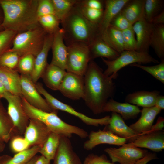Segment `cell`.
<instances>
[{
    "label": "cell",
    "instance_id": "50",
    "mask_svg": "<svg viewBox=\"0 0 164 164\" xmlns=\"http://www.w3.org/2000/svg\"><path fill=\"white\" fill-rule=\"evenodd\" d=\"M150 23L153 25L164 24V9L155 16Z\"/></svg>",
    "mask_w": 164,
    "mask_h": 164
},
{
    "label": "cell",
    "instance_id": "33",
    "mask_svg": "<svg viewBox=\"0 0 164 164\" xmlns=\"http://www.w3.org/2000/svg\"><path fill=\"white\" fill-rule=\"evenodd\" d=\"M60 139V135L51 132L39 153L49 160H53L59 146Z\"/></svg>",
    "mask_w": 164,
    "mask_h": 164
},
{
    "label": "cell",
    "instance_id": "20",
    "mask_svg": "<svg viewBox=\"0 0 164 164\" xmlns=\"http://www.w3.org/2000/svg\"><path fill=\"white\" fill-rule=\"evenodd\" d=\"M132 143L138 147L160 152L164 148V132L162 130L158 131L140 135Z\"/></svg>",
    "mask_w": 164,
    "mask_h": 164
},
{
    "label": "cell",
    "instance_id": "18",
    "mask_svg": "<svg viewBox=\"0 0 164 164\" xmlns=\"http://www.w3.org/2000/svg\"><path fill=\"white\" fill-rule=\"evenodd\" d=\"M154 25L143 18L132 25L136 36L137 50L138 52L148 53L150 40Z\"/></svg>",
    "mask_w": 164,
    "mask_h": 164
},
{
    "label": "cell",
    "instance_id": "36",
    "mask_svg": "<svg viewBox=\"0 0 164 164\" xmlns=\"http://www.w3.org/2000/svg\"><path fill=\"white\" fill-rule=\"evenodd\" d=\"M75 5L87 20L93 24L98 25L102 18L104 9H94L83 6L78 3V0Z\"/></svg>",
    "mask_w": 164,
    "mask_h": 164
},
{
    "label": "cell",
    "instance_id": "3",
    "mask_svg": "<svg viewBox=\"0 0 164 164\" xmlns=\"http://www.w3.org/2000/svg\"><path fill=\"white\" fill-rule=\"evenodd\" d=\"M60 23L66 46L76 42L84 43L89 46L100 35L98 25L87 20L75 5Z\"/></svg>",
    "mask_w": 164,
    "mask_h": 164
},
{
    "label": "cell",
    "instance_id": "27",
    "mask_svg": "<svg viewBox=\"0 0 164 164\" xmlns=\"http://www.w3.org/2000/svg\"><path fill=\"white\" fill-rule=\"evenodd\" d=\"M159 95V92L157 91H138L128 94L125 101L143 108H150L155 106L156 99Z\"/></svg>",
    "mask_w": 164,
    "mask_h": 164
},
{
    "label": "cell",
    "instance_id": "32",
    "mask_svg": "<svg viewBox=\"0 0 164 164\" xmlns=\"http://www.w3.org/2000/svg\"><path fill=\"white\" fill-rule=\"evenodd\" d=\"M150 46L159 58L164 57V24L154 25L150 40Z\"/></svg>",
    "mask_w": 164,
    "mask_h": 164
},
{
    "label": "cell",
    "instance_id": "4",
    "mask_svg": "<svg viewBox=\"0 0 164 164\" xmlns=\"http://www.w3.org/2000/svg\"><path fill=\"white\" fill-rule=\"evenodd\" d=\"M23 108L29 119L38 120L43 123L51 132L70 138L73 134L82 138L88 137L87 132L77 126L68 124L57 115V111L51 112L43 111L29 104L23 97H21Z\"/></svg>",
    "mask_w": 164,
    "mask_h": 164
},
{
    "label": "cell",
    "instance_id": "34",
    "mask_svg": "<svg viewBox=\"0 0 164 164\" xmlns=\"http://www.w3.org/2000/svg\"><path fill=\"white\" fill-rule=\"evenodd\" d=\"M54 15L61 22L74 6L77 0H51Z\"/></svg>",
    "mask_w": 164,
    "mask_h": 164
},
{
    "label": "cell",
    "instance_id": "40",
    "mask_svg": "<svg viewBox=\"0 0 164 164\" xmlns=\"http://www.w3.org/2000/svg\"><path fill=\"white\" fill-rule=\"evenodd\" d=\"M17 34L9 30L0 31V56L11 48L14 39Z\"/></svg>",
    "mask_w": 164,
    "mask_h": 164
},
{
    "label": "cell",
    "instance_id": "46",
    "mask_svg": "<svg viewBox=\"0 0 164 164\" xmlns=\"http://www.w3.org/2000/svg\"><path fill=\"white\" fill-rule=\"evenodd\" d=\"M82 164H114L109 161L106 155H100L91 153L85 158Z\"/></svg>",
    "mask_w": 164,
    "mask_h": 164
},
{
    "label": "cell",
    "instance_id": "29",
    "mask_svg": "<svg viewBox=\"0 0 164 164\" xmlns=\"http://www.w3.org/2000/svg\"><path fill=\"white\" fill-rule=\"evenodd\" d=\"M18 135L7 111L0 101V139L7 143L13 137Z\"/></svg>",
    "mask_w": 164,
    "mask_h": 164
},
{
    "label": "cell",
    "instance_id": "35",
    "mask_svg": "<svg viewBox=\"0 0 164 164\" xmlns=\"http://www.w3.org/2000/svg\"><path fill=\"white\" fill-rule=\"evenodd\" d=\"M164 6L163 0H145L144 19L150 22L155 16L164 9Z\"/></svg>",
    "mask_w": 164,
    "mask_h": 164
},
{
    "label": "cell",
    "instance_id": "42",
    "mask_svg": "<svg viewBox=\"0 0 164 164\" xmlns=\"http://www.w3.org/2000/svg\"><path fill=\"white\" fill-rule=\"evenodd\" d=\"M125 50H137V42L132 26L122 31Z\"/></svg>",
    "mask_w": 164,
    "mask_h": 164
},
{
    "label": "cell",
    "instance_id": "14",
    "mask_svg": "<svg viewBox=\"0 0 164 164\" xmlns=\"http://www.w3.org/2000/svg\"><path fill=\"white\" fill-rule=\"evenodd\" d=\"M88 137V139L83 145L84 148L87 150H91L101 144L121 146L127 142L126 139L119 137L110 132L104 129L96 131H92Z\"/></svg>",
    "mask_w": 164,
    "mask_h": 164
},
{
    "label": "cell",
    "instance_id": "51",
    "mask_svg": "<svg viewBox=\"0 0 164 164\" xmlns=\"http://www.w3.org/2000/svg\"><path fill=\"white\" fill-rule=\"evenodd\" d=\"M155 106L161 110L164 109V96L159 95L157 97L155 104Z\"/></svg>",
    "mask_w": 164,
    "mask_h": 164
},
{
    "label": "cell",
    "instance_id": "43",
    "mask_svg": "<svg viewBox=\"0 0 164 164\" xmlns=\"http://www.w3.org/2000/svg\"><path fill=\"white\" fill-rule=\"evenodd\" d=\"M10 140V146L11 149L15 154L31 147L24 137L21 136L20 135L12 137Z\"/></svg>",
    "mask_w": 164,
    "mask_h": 164
},
{
    "label": "cell",
    "instance_id": "31",
    "mask_svg": "<svg viewBox=\"0 0 164 164\" xmlns=\"http://www.w3.org/2000/svg\"><path fill=\"white\" fill-rule=\"evenodd\" d=\"M102 38L119 53L124 51L122 31L110 25L101 35Z\"/></svg>",
    "mask_w": 164,
    "mask_h": 164
},
{
    "label": "cell",
    "instance_id": "37",
    "mask_svg": "<svg viewBox=\"0 0 164 164\" xmlns=\"http://www.w3.org/2000/svg\"><path fill=\"white\" fill-rule=\"evenodd\" d=\"M35 57L31 54L21 56L15 70L20 75L30 77L33 70Z\"/></svg>",
    "mask_w": 164,
    "mask_h": 164
},
{
    "label": "cell",
    "instance_id": "13",
    "mask_svg": "<svg viewBox=\"0 0 164 164\" xmlns=\"http://www.w3.org/2000/svg\"><path fill=\"white\" fill-rule=\"evenodd\" d=\"M51 132L40 121L29 119V124L24 133V138L30 147H42Z\"/></svg>",
    "mask_w": 164,
    "mask_h": 164
},
{
    "label": "cell",
    "instance_id": "12",
    "mask_svg": "<svg viewBox=\"0 0 164 164\" xmlns=\"http://www.w3.org/2000/svg\"><path fill=\"white\" fill-rule=\"evenodd\" d=\"M84 86V76L66 71L59 90L65 97L78 100L83 97Z\"/></svg>",
    "mask_w": 164,
    "mask_h": 164
},
{
    "label": "cell",
    "instance_id": "10",
    "mask_svg": "<svg viewBox=\"0 0 164 164\" xmlns=\"http://www.w3.org/2000/svg\"><path fill=\"white\" fill-rule=\"evenodd\" d=\"M104 151L109 155L112 162L120 164H135L148 152L147 150L135 146L132 142L125 143L119 148H107Z\"/></svg>",
    "mask_w": 164,
    "mask_h": 164
},
{
    "label": "cell",
    "instance_id": "8",
    "mask_svg": "<svg viewBox=\"0 0 164 164\" xmlns=\"http://www.w3.org/2000/svg\"><path fill=\"white\" fill-rule=\"evenodd\" d=\"M36 87L39 94H42L46 102L53 111L61 110L67 112L78 118L85 124L97 127L99 125H107L109 123L110 116H106L99 118H90L76 111L71 106L59 100L44 88L43 84L39 82L35 84Z\"/></svg>",
    "mask_w": 164,
    "mask_h": 164
},
{
    "label": "cell",
    "instance_id": "22",
    "mask_svg": "<svg viewBox=\"0 0 164 164\" xmlns=\"http://www.w3.org/2000/svg\"><path fill=\"white\" fill-rule=\"evenodd\" d=\"M161 111L155 106L143 108L139 118L129 126L139 135L146 134L150 130L155 118Z\"/></svg>",
    "mask_w": 164,
    "mask_h": 164
},
{
    "label": "cell",
    "instance_id": "16",
    "mask_svg": "<svg viewBox=\"0 0 164 164\" xmlns=\"http://www.w3.org/2000/svg\"><path fill=\"white\" fill-rule=\"evenodd\" d=\"M53 164H82L74 151L70 138L60 135V144Z\"/></svg>",
    "mask_w": 164,
    "mask_h": 164
},
{
    "label": "cell",
    "instance_id": "6",
    "mask_svg": "<svg viewBox=\"0 0 164 164\" xmlns=\"http://www.w3.org/2000/svg\"><path fill=\"white\" fill-rule=\"evenodd\" d=\"M102 59L107 66V69L104 72V74L108 76H111L113 79L117 77L118 71L128 65L136 63H159L158 60L148 53L136 51L124 50L120 53L118 57L112 60H106L103 58Z\"/></svg>",
    "mask_w": 164,
    "mask_h": 164
},
{
    "label": "cell",
    "instance_id": "11",
    "mask_svg": "<svg viewBox=\"0 0 164 164\" xmlns=\"http://www.w3.org/2000/svg\"><path fill=\"white\" fill-rule=\"evenodd\" d=\"M22 97L31 105L38 109L48 112L53 111L46 100L38 91L29 76L20 75Z\"/></svg>",
    "mask_w": 164,
    "mask_h": 164
},
{
    "label": "cell",
    "instance_id": "56",
    "mask_svg": "<svg viewBox=\"0 0 164 164\" xmlns=\"http://www.w3.org/2000/svg\"><path fill=\"white\" fill-rule=\"evenodd\" d=\"M37 156L35 155L26 164H34L37 159Z\"/></svg>",
    "mask_w": 164,
    "mask_h": 164
},
{
    "label": "cell",
    "instance_id": "15",
    "mask_svg": "<svg viewBox=\"0 0 164 164\" xmlns=\"http://www.w3.org/2000/svg\"><path fill=\"white\" fill-rule=\"evenodd\" d=\"M51 49L52 57L50 64L66 70L67 47L64 41V32L60 28L53 34Z\"/></svg>",
    "mask_w": 164,
    "mask_h": 164
},
{
    "label": "cell",
    "instance_id": "49",
    "mask_svg": "<svg viewBox=\"0 0 164 164\" xmlns=\"http://www.w3.org/2000/svg\"><path fill=\"white\" fill-rule=\"evenodd\" d=\"M164 127V118L162 117H159L156 124L152 126L150 130L147 133L153 131L162 130Z\"/></svg>",
    "mask_w": 164,
    "mask_h": 164
},
{
    "label": "cell",
    "instance_id": "55",
    "mask_svg": "<svg viewBox=\"0 0 164 164\" xmlns=\"http://www.w3.org/2000/svg\"><path fill=\"white\" fill-rule=\"evenodd\" d=\"M5 147V143L0 139V153L4 150Z\"/></svg>",
    "mask_w": 164,
    "mask_h": 164
},
{
    "label": "cell",
    "instance_id": "44",
    "mask_svg": "<svg viewBox=\"0 0 164 164\" xmlns=\"http://www.w3.org/2000/svg\"><path fill=\"white\" fill-rule=\"evenodd\" d=\"M54 14L51 0H38L37 15L38 18L48 15Z\"/></svg>",
    "mask_w": 164,
    "mask_h": 164
},
{
    "label": "cell",
    "instance_id": "25",
    "mask_svg": "<svg viewBox=\"0 0 164 164\" xmlns=\"http://www.w3.org/2000/svg\"><path fill=\"white\" fill-rule=\"evenodd\" d=\"M91 60L98 57L106 58L109 60H114L120 55L98 35L88 46Z\"/></svg>",
    "mask_w": 164,
    "mask_h": 164
},
{
    "label": "cell",
    "instance_id": "5",
    "mask_svg": "<svg viewBox=\"0 0 164 164\" xmlns=\"http://www.w3.org/2000/svg\"><path fill=\"white\" fill-rule=\"evenodd\" d=\"M47 34L40 26L17 33L10 50L17 53L20 57L28 54L36 56L43 47Z\"/></svg>",
    "mask_w": 164,
    "mask_h": 164
},
{
    "label": "cell",
    "instance_id": "38",
    "mask_svg": "<svg viewBox=\"0 0 164 164\" xmlns=\"http://www.w3.org/2000/svg\"><path fill=\"white\" fill-rule=\"evenodd\" d=\"M40 26L47 33L53 34L60 28V20L54 14H49L38 19Z\"/></svg>",
    "mask_w": 164,
    "mask_h": 164
},
{
    "label": "cell",
    "instance_id": "54",
    "mask_svg": "<svg viewBox=\"0 0 164 164\" xmlns=\"http://www.w3.org/2000/svg\"><path fill=\"white\" fill-rule=\"evenodd\" d=\"M6 91L0 80V99L2 98L3 95Z\"/></svg>",
    "mask_w": 164,
    "mask_h": 164
},
{
    "label": "cell",
    "instance_id": "23",
    "mask_svg": "<svg viewBox=\"0 0 164 164\" xmlns=\"http://www.w3.org/2000/svg\"><path fill=\"white\" fill-rule=\"evenodd\" d=\"M141 110L138 106L127 102L121 103L113 99L109 100L103 109V112H112L120 114L123 119L136 118Z\"/></svg>",
    "mask_w": 164,
    "mask_h": 164
},
{
    "label": "cell",
    "instance_id": "21",
    "mask_svg": "<svg viewBox=\"0 0 164 164\" xmlns=\"http://www.w3.org/2000/svg\"><path fill=\"white\" fill-rule=\"evenodd\" d=\"M129 0H105L104 8L101 20L98 25L99 34L106 31L114 17L121 10Z\"/></svg>",
    "mask_w": 164,
    "mask_h": 164
},
{
    "label": "cell",
    "instance_id": "1",
    "mask_svg": "<svg viewBox=\"0 0 164 164\" xmlns=\"http://www.w3.org/2000/svg\"><path fill=\"white\" fill-rule=\"evenodd\" d=\"M84 77L82 99L86 105L94 114L103 112L104 106L114 94L115 86L112 77L104 74L97 64L91 60Z\"/></svg>",
    "mask_w": 164,
    "mask_h": 164
},
{
    "label": "cell",
    "instance_id": "9",
    "mask_svg": "<svg viewBox=\"0 0 164 164\" xmlns=\"http://www.w3.org/2000/svg\"><path fill=\"white\" fill-rule=\"evenodd\" d=\"M2 98H5L8 102L7 111L17 135H20L24 134L29 119L23 108L21 97L6 91Z\"/></svg>",
    "mask_w": 164,
    "mask_h": 164
},
{
    "label": "cell",
    "instance_id": "47",
    "mask_svg": "<svg viewBox=\"0 0 164 164\" xmlns=\"http://www.w3.org/2000/svg\"><path fill=\"white\" fill-rule=\"evenodd\" d=\"M78 2L81 5L90 8L98 10L104 9V0H78Z\"/></svg>",
    "mask_w": 164,
    "mask_h": 164
},
{
    "label": "cell",
    "instance_id": "28",
    "mask_svg": "<svg viewBox=\"0 0 164 164\" xmlns=\"http://www.w3.org/2000/svg\"><path fill=\"white\" fill-rule=\"evenodd\" d=\"M145 0H129L120 11L132 25L144 18Z\"/></svg>",
    "mask_w": 164,
    "mask_h": 164
},
{
    "label": "cell",
    "instance_id": "41",
    "mask_svg": "<svg viewBox=\"0 0 164 164\" xmlns=\"http://www.w3.org/2000/svg\"><path fill=\"white\" fill-rule=\"evenodd\" d=\"M20 57L17 53L9 50L0 56V66L15 70Z\"/></svg>",
    "mask_w": 164,
    "mask_h": 164
},
{
    "label": "cell",
    "instance_id": "26",
    "mask_svg": "<svg viewBox=\"0 0 164 164\" xmlns=\"http://www.w3.org/2000/svg\"><path fill=\"white\" fill-rule=\"evenodd\" d=\"M66 70L56 65L48 64L41 78L47 87L54 91L59 90Z\"/></svg>",
    "mask_w": 164,
    "mask_h": 164
},
{
    "label": "cell",
    "instance_id": "53",
    "mask_svg": "<svg viewBox=\"0 0 164 164\" xmlns=\"http://www.w3.org/2000/svg\"><path fill=\"white\" fill-rule=\"evenodd\" d=\"M3 20V12L2 8L0 4V31L4 29L2 26Z\"/></svg>",
    "mask_w": 164,
    "mask_h": 164
},
{
    "label": "cell",
    "instance_id": "24",
    "mask_svg": "<svg viewBox=\"0 0 164 164\" xmlns=\"http://www.w3.org/2000/svg\"><path fill=\"white\" fill-rule=\"evenodd\" d=\"M0 80L6 91L12 94L22 97L20 75L15 70L0 66Z\"/></svg>",
    "mask_w": 164,
    "mask_h": 164
},
{
    "label": "cell",
    "instance_id": "7",
    "mask_svg": "<svg viewBox=\"0 0 164 164\" xmlns=\"http://www.w3.org/2000/svg\"><path fill=\"white\" fill-rule=\"evenodd\" d=\"M67 46L66 71L84 76L91 61L88 45L76 42Z\"/></svg>",
    "mask_w": 164,
    "mask_h": 164
},
{
    "label": "cell",
    "instance_id": "2",
    "mask_svg": "<svg viewBox=\"0 0 164 164\" xmlns=\"http://www.w3.org/2000/svg\"><path fill=\"white\" fill-rule=\"evenodd\" d=\"M38 0H0L4 29L17 33L40 26L37 15Z\"/></svg>",
    "mask_w": 164,
    "mask_h": 164
},
{
    "label": "cell",
    "instance_id": "52",
    "mask_svg": "<svg viewBox=\"0 0 164 164\" xmlns=\"http://www.w3.org/2000/svg\"><path fill=\"white\" fill-rule=\"evenodd\" d=\"M34 164H50V161L41 155L37 156Z\"/></svg>",
    "mask_w": 164,
    "mask_h": 164
},
{
    "label": "cell",
    "instance_id": "39",
    "mask_svg": "<svg viewBox=\"0 0 164 164\" xmlns=\"http://www.w3.org/2000/svg\"><path fill=\"white\" fill-rule=\"evenodd\" d=\"M145 71L163 84L164 83V60H162L159 64L153 66H145L135 63L130 65Z\"/></svg>",
    "mask_w": 164,
    "mask_h": 164
},
{
    "label": "cell",
    "instance_id": "17",
    "mask_svg": "<svg viewBox=\"0 0 164 164\" xmlns=\"http://www.w3.org/2000/svg\"><path fill=\"white\" fill-rule=\"evenodd\" d=\"M105 126L104 130L126 139L129 142H133L139 135L126 124L120 114L115 112H112L109 124Z\"/></svg>",
    "mask_w": 164,
    "mask_h": 164
},
{
    "label": "cell",
    "instance_id": "30",
    "mask_svg": "<svg viewBox=\"0 0 164 164\" xmlns=\"http://www.w3.org/2000/svg\"><path fill=\"white\" fill-rule=\"evenodd\" d=\"M41 147L35 146L16 153L12 157L8 155L0 156V164H26L39 152Z\"/></svg>",
    "mask_w": 164,
    "mask_h": 164
},
{
    "label": "cell",
    "instance_id": "45",
    "mask_svg": "<svg viewBox=\"0 0 164 164\" xmlns=\"http://www.w3.org/2000/svg\"><path fill=\"white\" fill-rule=\"evenodd\" d=\"M110 25L121 31L132 26L120 12L113 19Z\"/></svg>",
    "mask_w": 164,
    "mask_h": 164
},
{
    "label": "cell",
    "instance_id": "48",
    "mask_svg": "<svg viewBox=\"0 0 164 164\" xmlns=\"http://www.w3.org/2000/svg\"><path fill=\"white\" fill-rule=\"evenodd\" d=\"M157 158L155 153L148 152L143 158L138 160L135 164H147L149 161Z\"/></svg>",
    "mask_w": 164,
    "mask_h": 164
},
{
    "label": "cell",
    "instance_id": "19",
    "mask_svg": "<svg viewBox=\"0 0 164 164\" xmlns=\"http://www.w3.org/2000/svg\"><path fill=\"white\" fill-rule=\"evenodd\" d=\"M53 37V34H46L43 47L35 57L33 70L30 76L35 84L41 78L48 64L47 62V56L49 52L51 49Z\"/></svg>",
    "mask_w": 164,
    "mask_h": 164
}]
</instances>
